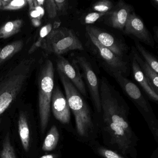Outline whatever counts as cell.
Returning <instances> with one entry per match:
<instances>
[{
    "label": "cell",
    "mask_w": 158,
    "mask_h": 158,
    "mask_svg": "<svg viewBox=\"0 0 158 158\" xmlns=\"http://www.w3.org/2000/svg\"><path fill=\"white\" fill-rule=\"evenodd\" d=\"M99 91V127L104 144L125 158H137V138L130 125L128 105L105 77L101 80Z\"/></svg>",
    "instance_id": "6da1fadb"
},
{
    "label": "cell",
    "mask_w": 158,
    "mask_h": 158,
    "mask_svg": "<svg viewBox=\"0 0 158 158\" xmlns=\"http://www.w3.org/2000/svg\"><path fill=\"white\" fill-rule=\"evenodd\" d=\"M58 73L65 98L74 116L77 133L81 138L90 139L95 135L97 127L89 107L70 80L61 73Z\"/></svg>",
    "instance_id": "7a4b0ae2"
},
{
    "label": "cell",
    "mask_w": 158,
    "mask_h": 158,
    "mask_svg": "<svg viewBox=\"0 0 158 158\" xmlns=\"http://www.w3.org/2000/svg\"><path fill=\"white\" fill-rule=\"evenodd\" d=\"M35 63L23 60L0 79V116L9 108L30 77Z\"/></svg>",
    "instance_id": "3957f363"
},
{
    "label": "cell",
    "mask_w": 158,
    "mask_h": 158,
    "mask_svg": "<svg viewBox=\"0 0 158 158\" xmlns=\"http://www.w3.org/2000/svg\"><path fill=\"white\" fill-rule=\"evenodd\" d=\"M54 70L53 63L47 60L40 67L38 77V106L40 128L46 130L49 121L51 105L54 89Z\"/></svg>",
    "instance_id": "277c9868"
},
{
    "label": "cell",
    "mask_w": 158,
    "mask_h": 158,
    "mask_svg": "<svg viewBox=\"0 0 158 158\" xmlns=\"http://www.w3.org/2000/svg\"><path fill=\"white\" fill-rule=\"evenodd\" d=\"M113 77L141 113L157 142L158 121L149 102L143 96L138 87L126 77L117 74Z\"/></svg>",
    "instance_id": "5b68a950"
},
{
    "label": "cell",
    "mask_w": 158,
    "mask_h": 158,
    "mask_svg": "<svg viewBox=\"0 0 158 158\" xmlns=\"http://www.w3.org/2000/svg\"><path fill=\"white\" fill-rule=\"evenodd\" d=\"M40 48L49 53L61 55L72 50H84L81 41L73 31L68 28L52 29L43 40Z\"/></svg>",
    "instance_id": "8992f818"
},
{
    "label": "cell",
    "mask_w": 158,
    "mask_h": 158,
    "mask_svg": "<svg viewBox=\"0 0 158 158\" xmlns=\"http://www.w3.org/2000/svg\"><path fill=\"white\" fill-rule=\"evenodd\" d=\"M87 35L90 43L91 51L106 71L112 77L115 75L121 74L126 77L130 69L129 63L123 58L117 56L102 46L92 35Z\"/></svg>",
    "instance_id": "52a82bcc"
},
{
    "label": "cell",
    "mask_w": 158,
    "mask_h": 158,
    "mask_svg": "<svg viewBox=\"0 0 158 158\" xmlns=\"http://www.w3.org/2000/svg\"><path fill=\"white\" fill-rule=\"evenodd\" d=\"M73 62L76 64L79 70L82 71V78L85 82L94 108L98 114L101 111L99 84L96 73L94 72L90 63L84 56H77L74 59Z\"/></svg>",
    "instance_id": "ba28073f"
},
{
    "label": "cell",
    "mask_w": 158,
    "mask_h": 158,
    "mask_svg": "<svg viewBox=\"0 0 158 158\" xmlns=\"http://www.w3.org/2000/svg\"><path fill=\"white\" fill-rule=\"evenodd\" d=\"M86 31L87 34L94 36L100 44L117 56L123 58L127 52V46L111 34L98 27L90 26H86Z\"/></svg>",
    "instance_id": "9c48e42d"
},
{
    "label": "cell",
    "mask_w": 158,
    "mask_h": 158,
    "mask_svg": "<svg viewBox=\"0 0 158 158\" xmlns=\"http://www.w3.org/2000/svg\"><path fill=\"white\" fill-rule=\"evenodd\" d=\"M123 31L126 35H133L152 48L155 46L154 39L151 34L143 21L134 11L129 15Z\"/></svg>",
    "instance_id": "30bf717a"
},
{
    "label": "cell",
    "mask_w": 158,
    "mask_h": 158,
    "mask_svg": "<svg viewBox=\"0 0 158 158\" xmlns=\"http://www.w3.org/2000/svg\"><path fill=\"white\" fill-rule=\"evenodd\" d=\"M57 71L67 77L76 88L79 93L84 97L87 96L85 85L76 64H71L67 59L61 55L56 60Z\"/></svg>",
    "instance_id": "8fae6325"
},
{
    "label": "cell",
    "mask_w": 158,
    "mask_h": 158,
    "mask_svg": "<svg viewBox=\"0 0 158 158\" xmlns=\"http://www.w3.org/2000/svg\"><path fill=\"white\" fill-rule=\"evenodd\" d=\"M133 12L132 6L120 0L105 16H107L106 23L113 28L123 31L129 15Z\"/></svg>",
    "instance_id": "7c38bea8"
},
{
    "label": "cell",
    "mask_w": 158,
    "mask_h": 158,
    "mask_svg": "<svg viewBox=\"0 0 158 158\" xmlns=\"http://www.w3.org/2000/svg\"><path fill=\"white\" fill-rule=\"evenodd\" d=\"M51 107L55 118L63 124H68L71 118L70 107L66 98L58 86L53 89Z\"/></svg>",
    "instance_id": "4fadbf2b"
},
{
    "label": "cell",
    "mask_w": 158,
    "mask_h": 158,
    "mask_svg": "<svg viewBox=\"0 0 158 158\" xmlns=\"http://www.w3.org/2000/svg\"><path fill=\"white\" fill-rule=\"evenodd\" d=\"M131 67L133 76L135 80L141 86L148 97L152 100L157 102L158 101V94H157L153 90L148 80L142 73L136 61L133 57H132L131 61Z\"/></svg>",
    "instance_id": "5bb4252c"
},
{
    "label": "cell",
    "mask_w": 158,
    "mask_h": 158,
    "mask_svg": "<svg viewBox=\"0 0 158 158\" xmlns=\"http://www.w3.org/2000/svg\"><path fill=\"white\" fill-rule=\"evenodd\" d=\"M133 57L135 58L144 75L147 77L157 94H158V73H156L149 65L141 58L135 48L133 47L132 50Z\"/></svg>",
    "instance_id": "9a60e30c"
},
{
    "label": "cell",
    "mask_w": 158,
    "mask_h": 158,
    "mask_svg": "<svg viewBox=\"0 0 158 158\" xmlns=\"http://www.w3.org/2000/svg\"><path fill=\"white\" fill-rule=\"evenodd\" d=\"M18 125L19 136L23 148L26 152H28L30 147V130L27 119L23 113L20 114Z\"/></svg>",
    "instance_id": "2e32d148"
},
{
    "label": "cell",
    "mask_w": 158,
    "mask_h": 158,
    "mask_svg": "<svg viewBox=\"0 0 158 158\" xmlns=\"http://www.w3.org/2000/svg\"><path fill=\"white\" fill-rule=\"evenodd\" d=\"M23 24L22 19L10 21L0 28V39L9 38L20 32Z\"/></svg>",
    "instance_id": "e0dca14e"
},
{
    "label": "cell",
    "mask_w": 158,
    "mask_h": 158,
    "mask_svg": "<svg viewBox=\"0 0 158 158\" xmlns=\"http://www.w3.org/2000/svg\"><path fill=\"white\" fill-rule=\"evenodd\" d=\"M24 46V41L18 40L5 46L0 52V64L19 52Z\"/></svg>",
    "instance_id": "ac0fdd59"
},
{
    "label": "cell",
    "mask_w": 158,
    "mask_h": 158,
    "mask_svg": "<svg viewBox=\"0 0 158 158\" xmlns=\"http://www.w3.org/2000/svg\"><path fill=\"white\" fill-rule=\"evenodd\" d=\"M60 139V134L57 127L52 126L50 129L42 145L43 151H51L56 148Z\"/></svg>",
    "instance_id": "d6986e66"
},
{
    "label": "cell",
    "mask_w": 158,
    "mask_h": 158,
    "mask_svg": "<svg viewBox=\"0 0 158 158\" xmlns=\"http://www.w3.org/2000/svg\"><path fill=\"white\" fill-rule=\"evenodd\" d=\"M135 45L136 48L135 49L137 51L140 53L141 56L143 57L144 60L148 64L156 73H158V62L157 59L148 51L139 42L135 41Z\"/></svg>",
    "instance_id": "ffe728a7"
},
{
    "label": "cell",
    "mask_w": 158,
    "mask_h": 158,
    "mask_svg": "<svg viewBox=\"0 0 158 158\" xmlns=\"http://www.w3.org/2000/svg\"><path fill=\"white\" fill-rule=\"evenodd\" d=\"M114 5L109 0H101L94 3L91 7L92 10L100 13H108L110 12Z\"/></svg>",
    "instance_id": "44dd1931"
},
{
    "label": "cell",
    "mask_w": 158,
    "mask_h": 158,
    "mask_svg": "<svg viewBox=\"0 0 158 158\" xmlns=\"http://www.w3.org/2000/svg\"><path fill=\"white\" fill-rule=\"evenodd\" d=\"M0 158H16L15 151L11 144L9 135L4 139L2 149L0 152Z\"/></svg>",
    "instance_id": "7402d4cb"
},
{
    "label": "cell",
    "mask_w": 158,
    "mask_h": 158,
    "mask_svg": "<svg viewBox=\"0 0 158 158\" xmlns=\"http://www.w3.org/2000/svg\"><path fill=\"white\" fill-rule=\"evenodd\" d=\"M53 29V25L48 24L44 26L40 29V32L39 37L37 41L34 43V44L32 45L31 48L29 49L28 51L29 54L34 52L37 49L40 48V45H41V42H42L43 40L50 33L51 31Z\"/></svg>",
    "instance_id": "603a6c76"
},
{
    "label": "cell",
    "mask_w": 158,
    "mask_h": 158,
    "mask_svg": "<svg viewBox=\"0 0 158 158\" xmlns=\"http://www.w3.org/2000/svg\"><path fill=\"white\" fill-rule=\"evenodd\" d=\"M96 151L103 158H126L116 152L102 146L97 147Z\"/></svg>",
    "instance_id": "cb8c5ba5"
},
{
    "label": "cell",
    "mask_w": 158,
    "mask_h": 158,
    "mask_svg": "<svg viewBox=\"0 0 158 158\" xmlns=\"http://www.w3.org/2000/svg\"><path fill=\"white\" fill-rule=\"evenodd\" d=\"M27 4V1L26 0H14L11 1L8 5L1 9L2 10H17L24 8Z\"/></svg>",
    "instance_id": "d4e9b609"
},
{
    "label": "cell",
    "mask_w": 158,
    "mask_h": 158,
    "mask_svg": "<svg viewBox=\"0 0 158 158\" xmlns=\"http://www.w3.org/2000/svg\"><path fill=\"white\" fill-rule=\"evenodd\" d=\"M44 5H45L49 18L50 19L55 18L58 15V12L54 0H46Z\"/></svg>",
    "instance_id": "484cf974"
},
{
    "label": "cell",
    "mask_w": 158,
    "mask_h": 158,
    "mask_svg": "<svg viewBox=\"0 0 158 158\" xmlns=\"http://www.w3.org/2000/svg\"><path fill=\"white\" fill-rule=\"evenodd\" d=\"M108 13H100L93 12L87 14L84 18V24H92L103 16H105Z\"/></svg>",
    "instance_id": "4316f807"
},
{
    "label": "cell",
    "mask_w": 158,
    "mask_h": 158,
    "mask_svg": "<svg viewBox=\"0 0 158 158\" xmlns=\"http://www.w3.org/2000/svg\"><path fill=\"white\" fill-rule=\"evenodd\" d=\"M57 8V12L64 14L66 12L69 8V3L67 0H54Z\"/></svg>",
    "instance_id": "83f0119b"
},
{
    "label": "cell",
    "mask_w": 158,
    "mask_h": 158,
    "mask_svg": "<svg viewBox=\"0 0 158 158\" xmlns=\"http://www.w3.org/2000/svg\"><path fill=\"white\" fill-rule=\"evenodd\" d=\"M30 16L31 19H38L40 20L42 18L40 14L35 9L30 11Z\"/></svg>",
    "instance_id": "f1b7e54d"
},
{
    "label": "cell",
    "mask_w": 158,
    "mask_h": 158,
    "mask_svg": "<svg viewBox=\"0 0 158 158\" xmlns=\"http://www.w3.org/2000/svg\"><path fill=\"white\" fill-rule=\"evenodd\" d=\"M35 10L37 11L40 14L42 17H43L45 15V10H44V8H42L41 6H36V7H35Z\"/></svg>",
    "instance_id": "f546056e"
},
{
    "label": "cell",
    "mask_w": 158,
    "mask_h": 158,
    "mask_svg": "<svg viewBox=\"0 0 158 158\" xmlns=\"http://www.w3.org/2000/svg\"><path fill=\"white\" fill-rule=\"evenodd\" d=\"M31 22L33 25L36 27L40 26L41 24V21L38 19H31Z\"/></svg>",
    "instance_id": "4dcf8cb0"
},
{
    "label": "cell",
    "mask_w": 158,
    "mask_h": 158,
    "mask_svg": "<svg viewBox=\"0 0 158 158\" xmlns=\"http://www.w3.org/2000/svg\"><path fill=\"white\" fill-rule=\"evenodd\" d=\"M27 3L29 6V11L35 9V5H34V1L30 0V1H27Z\"/></svg>",
    "instance_id": "1f68e13d"
},
{
    "label": "cell",
    "mask_w": 158,
    "mask_h": 158,
    "mask_svg": "<svg viewBox=\"0 0 158 158\" xmlns=\"http://www.w3.org/2000/svg\"><path fill=\"white\" fill-rule=\"evenodd\" d=\"M153 31L154 33V40L156 42H158V29L157 26L153 27Z\"/></svg>",
    "instance_id": "d6a6232c"
},
{
    "label": "cell",
    "mask_w": 158,
    "mask_h": 158,
    "mask_svg": "<svg viewBox=\"0 0 158 158\" xmlns=\"http://www.w3.org/2000/svg\"><path fill=\"white\" fill-rule=\"evenodd\" d=\"M11 1V0H1L2 5V8L8 5Z\"/></svg>",
    "instance_id": "836d02e7"
},
{
    "label": "cell",
    "mask_w": 158,
    "mask_h": 158,
    "mask_svg": "<svg viewBox=\"0 0 158 158\" xmlns=\"http://www.w3.org/2000/svg\"><path fill=\"white\" fill-rule=\"evenodd\" d=\"M40 158H56V156L55 154H48L41 156Z\"/></svg>",
    "instance_id": "e575fe53"
},
{
    "label": "cell",
    "mask_w": 158,
    "mask_h": 158,
    "mask_svg": "<svg viewBox=\"0 0 158 158\" xmlns=\"http://www.w3.org/2000/svg\"><path fill=\"white\" fill-rule=\"evenodd\" d=\"M45 1L41 0V1H36L38 6H41L44 5Z\"/></svg>",
    "instance_id": "d590c367"
},
{
    "label": "cell",
    "mask_w": 158,
    "mask_h": 158,
    "mask_svg": "<svg viewBox=\"0 0 158 158\" xmlns=\"http://www.w3.org/2000/svg\"><path fill=\"white\" fill-rule=\"evenodd\" d=\"M152 2H154V4H156V5H158V1L157 0H154V1H152Z\"/></svg>",
    "instance_id": "8d00e7d4"
},
{
    "label": "cell",
    "mask_w": 158,
    "mask_h": 158,
    "mask_svg": "<svg viewBox=\"0 0 158 158\" xmlns=\"http://www.w3.org/2000/svg\"><path fill=\"white\" fill-rule=\"evenodd\" d=\"M2 5L1 0H0V9L2 8Z\"/></svg>",
    "instance_id": "74e56055"
},
{
    "label": "cell",
    "mask_w": 158,
    "mask_h": 158,
    "mask_svg": "<svg viewBox=\"0 0 158 158\" xmlns=\"http://www.w3.org/2000/svg\"><path fill=\"white\" fill-rule=\"evenodd\" d=\"M1 49L0 48V52H1Z\"/></svg>",
    "instance_id": "f35d334b"
}]
</instances>
